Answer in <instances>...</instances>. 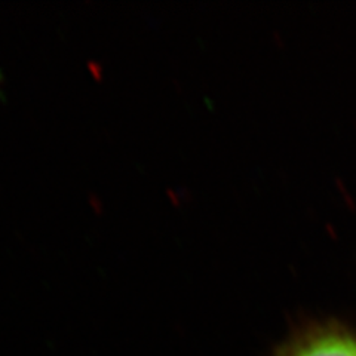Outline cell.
Instances as JSON below:
<instances>
[{
    "instance_id": "1",
    "label": "cell",
    "mask_w": 356,
    "mask_h": 356,
    "mask_svg": "<svg viewBox=\"0 0 356 356\" xmlns=\"http://www.w3.org/2000/svg\"><path fill=\"white\" fill-rule=\"evenodd\" d=\"M281 356H356V334L337 324L312 327L289 341Z\"/></svg>"
}]
</instances>
